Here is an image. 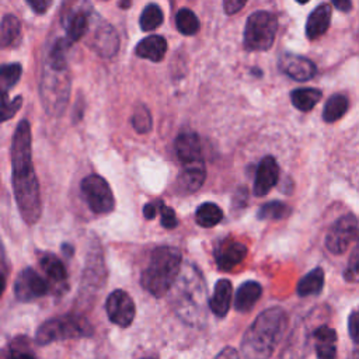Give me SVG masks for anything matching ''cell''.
<instances>
[{
    "instance_id": "6da1fadb",
    "label": "cell",
    "mask_w": 359,
    "mask_h": 359,
    "mask_svg": "<svg viewBox=\"0 0 359 359\" xmlns=\"http://www.w3.org/2000/svg\"><path fill=\"white\" fill-rule=\"evenodd\" d=\"M11 168H13V191L22 220L27 224H34L42 213V202L39 182L32 165L31 157V126L27 119L18 122L11 147Z\"/></svg>"
},
{
    "instance_id": "7a4b0ae2",
    "label": "cell",
    "mask_w": 359,
    "mask_h": 359,
    "mask_svg": "<svg viewBox=\"0 0 359 359\" xmlns=\"http://www.w3.org/2000/svg\"><path fill=\"white\" fill-rule=\"evenodd\" d=\"M287 327V314L280 307L259 313L241 339L244 359H269Z\"/></svg>"
},
{
    "instance_id": "3957f363",
    "label": "cell",
    "mask_w": 359,
    "mask_h": 359,
    "mask_svg": "<svg viewBox=\"0 0 359 359\" xmlns=\"http://www.w3.org/2000/svg\"><path fill=\"white\" fill-rule=\"evenodd\" d=\"M181 261V252L175 247L161 245L154 248L147 266L142 272V286L154 297H163L177 280Z\"/></svg>"
},
{
    "instance_id": "277c9868",
    "label": "cell",
    "mask_w": 359,
    "mask_h": 359,
    "mask_svg": "<svg viewBox=\"0 0 359 359\" xmlns=\"http://www.w3.org/2000/svg\"><path fill=\"white\" fill-rule=\"evenodd\" d=\"M93 335V327L79 314H65L50 318L39 325L35 339L39 345H49L56 341L87 338Z\"/></svg>"
},
{
    "instance_id": "5b68a950",
    "label": "cell",
    "mask_w": 359,
    "mask_h": 359,
    "mask_svg": "<svg viewBox=\"0 0 359 359\" xmlns=\"http://www.w3.org/2000/svg\"><path fill=\"white\" fill-rule=\"evenodd\" d=\"M70 94V79L66 69L53 67L46 63L41 80V100L50 115H60Z\"/></svg>"
},
{
    "instance_id": "8992f818",
    "label": "cell",
    "mask_w": 359,
    "mask_h": 359,
    "mask_svg": "<svg viewBox=\"0 0 359 359\" xmlns=\"http://www.w3.org/2000/svg\"><path fill=\"white\" fill-rule=\"evenodd\" d=\"M278 31V18L269 11H254L245 21L243 43L247 50H266L272 46Z\"/></svg>"
},
{
    "instance_id": "52a82bcc",
    "label": "cell",
    "mask_w": 359,
    "mask_h": 359,
    "mask_svg": "<svg viewBox=\"0 0 359 359\" xmlns=\"http://www.w3.org/2000/svg\"><path fill=\"white\" fill-rule=\"evenodd\" d=\"M80 188L88 208L94 213L105 215L114 210V206H115L114 194L108 182L102 177L97 174H90L84 177L80 184Z\"/></svg>"
},
{
    "instance_id": "ba28073f",
    "label": "cell",
    "mask_w": 359,
    "mask_h": 359,
    "mask_svg": "<svg viewBox=\"0 0 359 359\" xmlns=\"http://www.w3.org/2000/svg\"><path fill=\"white\" fill-rule=\"evenodd\" d=\"M358 233L356 219L352 215L342 216L330 227L325 236V247L332 254H342L356 240Z\"/></svg>"
},
{
    "instance_id": "9c48e42d",
    "label": "cell",
    "mask_w": 359,
    "mask_h": 359,
    "mask_svg": "<svg viewBox=\"0 0 359 359\" xmlns=\"http://www.w3.org/2000/svg\"><path fill=\"white\" fill-rule=\"evenodd\" d=\"M48 290V282L32 268H24L14 282V294L18 302H32L45 296Z\"/></svg>"
},
{
    "instance_id": "30bf717a",
    "label": "cell",
    "mask_w": 359,
    "mask_h": 359,
    "mask_svg": "<svg viewBox=\"0 0 359 359\" xmlns=\"http://www.w3.org/2000/svg\"><path fill=\"white\" fill-rule=\"evenodd\" d=\"M105 310L109 321L119 327H129L136 314L132 297L122 289H116L109 293L105 302Z\"/></svg>"
},
{
    "instance_id": "8fae6325",
    "label": "cell",
    "mask_w": 359,
    "mask_h": 359,
    "mask_svg": "<svg viewBox=\"0 0 359 359\" xmlns=\"http://www.w3.org/2000/svg\"><path fill=\"white\" fill-rule=\"evenodd\" d=\"M279 67L296 81H307L317 73L316 65L310 59L293 53H283L279 59Z\"/></svg>"
},
{
    "instance_id": "7c38bea8",
    "label": "cell",
    "mask_w": 359,
    "mask_h": 359,
    "mask_svg": "<svg viewBox=\"0 0 359 359\" xmlns=\"http://www.w3.org/2000/svg\"><path fill=\"white\" fill-rule=\"evenodd\" d=\"M279 180V165L272 156H265L257 168L254 180V195L265 196Z\"/></svg>"
},
{
    "instance_id": "4fadbf2b",
    "label": "cell",
    "mask_w": 359,
    "mask_h": 359,
    "mask_svg": "<svg viewBox=\"0 0 359 359\" xmlns=\"http://www.w3.org/2000/svg\"><path fill=\"white\" fill-rule=\"evenodd\" d=\"M174 147H175L177 157L182 163V165L203 161L201 140L195 132L180 133L175 139Z\"/></svg>"
},
{
    "instance_id": "5bb4252c",
    "label": "cell",
    "mask_w": 359,
    "mask_h": 359,
    "mask_svg": "<svg viewBox=\"0 0 359 359\" xmlns=\"http://www.w3.org/2000/svg\"><path fill=\"white\" fill-rule=\"evenodd\" d=\"M247 247L240 241H223L215 250V259L222 271H230L244 261Z\"/></svg>"
},
{
    "instance_id": "9a60e30c",
    "label": "cell",
    "mask_w": 359,
    "mask_h": 359,
    "mask_svg": "<svg viewBox=\"0 0 359 359\" xmlns=\"http://www.w3.org/2000/svg\"><path fill=\"white\" fill-rule=\"evenodd\" d=\"M205 178H206V170H205L203 161L184 164L177 181L178 188L184 194H194L203 185Z\"/></svg>"
},
{
    "instance_id": "2e32d148",
    "label": "cell",
    "mask_w": 359,
    "mask_h": 359,
    "mask_svg": "<svg viewBox=\"0 0 359 359\" xmlns=\"http://www.w3.org/2000/svg\"><path fill=\"white\" fill-rule=\"evenodd\" d=\"M314 348L318 359L337 358V332L328 325H320L313 331Z\"/></svg>"
},
{
    "instance_id": "e0dca14e",
    "label": "cell",
    "mask_w": 359,
    "mask_h": 359,
    "mask_svg": "<svg viewBox=\"0 0 359 359\" xmlns=\"http://www.w3.org/2000/svg\"><path fill=\"white\" fill-rule=\"evenodd\" d=\"M91 46L102 57L114 56L119 46V39L115 29L109 25L98 27L91 41Z\"/></svg>"
},
{
    "instance_id": "ac0fdd59",
    "label": "cell",
    "mask_w": 359,
    "mask_h": 359,
    "mask_svg": "<svg viewBox=\"0 0 359 359\" xmlns=\"http://www.w3.org/2000/svg\"><path fill=\"white\" fill-rule=\"evenodd\" d=\"M233 297V286L229 279H219L215 285L209 307L216 317H224L229 313Z\"/></svg>"
},
{
    "instance_id": "d6986e66",
    "label": "cell",
    "mask_w": 359,
    "mask_h": 359,
    "mask_svg": "<svg viewBox=\"0 0 359 359\" xmlns=\"http://www.w3.org/2000/svg\"><path fill=\"white\" fill-rule=\"evenodd\" d=\"M331 22V7L328 4H320L316 7L307 18L306 35L309 39L314 41L324 35Z\"/></svg>"
},
{
    "instance_id": "ffe728a7",
    "label": "cell",
    "mask_w": 359,
    "mask_h": 359,
    "mask_svg": "<svg viewBox=\"0 0 359 359\" xmlns=\"http://www.w3.org/2000/svg\"><path fill=\"white\" fill-rule=\"evenodd\" d=\"M262 294V286L255 280L243 282L234 296V309L240 313L250 311Z\"/></svg>"
},
{
    "instance_id": "44dd1931",
    "label": "cell",
    "mask_w": 359,
    "mask_h": 359,
    "mask_svg": "<svg viewBox=\"0 0 359 359\" xmlns=\"http://www.w3.org/2000/svg\"><path fill=\"white\" fill-rule=\"evenodd\" d=\"M167 52V41L160 35H150L142 39L136 48L135 53L142 57L151 62H160L165 56Z\"/></svg>"
},
{
    "instance_id": "7402d4cb",
    "label": "cell",
    "mask_w": 359,
    "mask_h": 359,
    "mask_svg": "<svg viewBox=\"0 0 359 359\" xmlns=\"http://www.w3.org/2000/svg\"><path fill=\"white\" fill-rule=\"evenodd\" d=\"M323 286H324V271L321 268H314L299 280L296 292L302 297L314 296L323 290Z\"/></svg>"
},
{
    "instance_id": "603a6c76",
    "label": "cell",
    "mask_w": 359,
    "mask_h": 359,
    "mask_svg": "<svg viewBox=\"0 0 359 359\" xmlns=\"http://www.w3.org/2000/svg\"><path fill=\"white\" fill-rule=\"evenodd\" d=\"M321 95V91L317 88H296L290 93V100L294 108L307 112L316 107Z\"/></svg>"
},
{
    "instance_id": "cb8c5ba5",
    "label": "cell",
    "mask_w": 359,
    "mask_h": 359,
    "mask_svg": "<svg viewBox=\"0 0 359 359\" xmlns=\"http://www.w3.org/2000/svg\"><path fill=\"white\" fill-rule=\"evenodd\" d=\"M196 223L201 227L209 229L216 226L217 223L222 222L223 219V210L213 202H205L198 206L196 213H195Z\"/></svg>"
},
{
    "instance_id": "d4e9b609",
    "label": "cell",
    "mask_w": 359,
    "mask_h": 359,
    "mask_svg": "<svg viewBox=\"0 0 359 359\" xmlns=\"http://www.w3.org/2000/svg\"><path fill=\"white\" fill-rule=\"evenodd\" d=\"M21 41V25L17 17L11 14H6L1 20V45L15 46Z\"/></svg>"
},
{
    "instance_id": "484cf974",
    "label": "cell",
    "mask_w": 359,
    "mask_h": 359,
    "mask_svg": "<svg viewBox=\"0 0 359 359\" xmlns=\"http://www.w3.org/2000/svg\"><path fill=\"white\" fill-rule=\"evenodd\" d=\"M39 264H41L42 269L45 271V273L56 283H62L67 279V271H66L63 262L56 255H53L50 252H43L41 255Z\"/></svg>"
},
{
    "instance_id": "4316f807",
    "label": "cell",
    "mask_w": 359,
    "mask_h": 359,
    "mask_svg": "<svg viewBox=\"0 0 359 359\" xmlns=\"http://www.w3.org/2000/svg\"><path fill=\"white\" fill-rule=\"evenodd\" d=\"M348 111V98L342 94L331 95L323 109V119L328 123L341 119Z\"/></svg>"
},
{
    "instance_id": "83f0119b",
    "label": "cell",
    "mask_w": 359,
    "mask_h": 359,
    "mask_svg": "<svg viewBox=\"0 0 359 359\" xmlns=\"http://www.w3.org/2000/svg\"><path fill=\"white\" fill-rule=\"evenodd\" d=\"M175 25L177 29L182 35H195L199 31V20L195 13L187 7L180 8L175 14Z\"/></svg>"
},
{
    "instance_id": "f1b7e54d",
    "label": "cell",
    "mask_w": 359,
    "mask_h": 359,
    "mask_svg": "<svg viewBox=\"0 0 359 359\" xmlns=\"http://www.w3.org/2000/svg\"><path fill=\"white\" fill-rule=\"evenodd\" d=\"M87 28H88V18H87V15L83 11L73 13L67 18V24H66L67 39L70 42L79 41L80 38L84 36V34L87 32Z\"/></svg>"
},
{
    "instance_id": "f546056e",
    "label": "cell",
    "mask_w": 359,
    "mask_h": 359,
    "mask_svg": "<svg viewBox=\"0 0 359 359\" xmlns=\"http://www.w3.org/2000/svg\"><path fill=\"white\" fill-rule=\"evenodd\" d=\"M289 215H290V208L286 203L280 202V201L266 202L257 212V217L259 220H266V219L280 220V219L287 217Z\"/></svg>"
},
{
    "instance_id": "4dcf8cb0",
    "label": "cell",
    "mask_w": 359,
    "mask_h": 359,
    "mask_svg": "<svg viewBox=\"0 0 359 359\" xmlns=\"http://www.w3.org/2000/svg\"><path fill=\"white\" fill-rule=\"evenodd\" d=\"M163 20H164V15H163L161 8L157 4L150 3L143 8L139 22H140V28L143 31H153L161 25Z\"/></svg>"
},
{
    "instance_id": "1f68e13d",
    "label": "cell",
    "mask_w": 359,
    "mask_h": 359,
    "mask_svg": "<svg viewBox=\"0 0 359 359\" xmlns=\"http://www.w3.org/2000/svg\"><path fill=\"white\" fill-rule=\"evenodd\" d=\"M21 65L20 63H7L1 66L0 70V87L3 93H7L13 86H15L21 77Z\"/></svg>"
},
{
    "instance_id": "d6a6232c",
    "label": "cell",
    "mask_w": 359,
    "mask_h": 359,
    "mask_svg": "<svg viewBox=\"0 0 359 359\" xmlns=\"http://www.w3.org/2000/svg\"><path fill=\"white\" fill-rule=\"evenodd\" d=\"M132 126L137 133H147L151 129V115L146 105L139 104L132 115Z\"/></svg>"
},
{
    "instance_id": "836d02e7",
    "label": "cell",
    "mask_w": 359,
    "mask_h": 359,
    "mask_svg": "<svg viewBox=\"0 0 359 359\" xmlns=\"http://www.w3.org/2000/svg\"><path fill=\"white\" fill-rule=\"evenodd\" d=\"M22 104V97L17 95L14 100H8L7 98V93H3V108H1V121L6 122L7 119L13 118L15 115V112L20 109Z\"/></svg>"
},
{
    "instance_id": "e575fe53",
    "label": "cell",
    "mask_w": 359,
    "mask_h": 359,
    "mask_svg": "<svg viewBox=\"0 0 359 359\" xmlns=\"http://www.w3.org/2000/svg\"><path fill=\"white\" fill-rule=\"evenodd\" d=\"M158 205H160L158 210H160V217H161V226L168 230L175 229L178 226V219L175 216V212L170 206L164 205L161 201H158Z\"/></svg>"
},
{
    "instance_id": "d590c367",
    "label": "cell",
    "mask_w": 359,
    "mask_h": 359,
    "mask_svg": "<svg viewBox=\"0 0 359 359\" xmlns=\"http://www.w3.org/2000/svg\"><path fill=\"white\" fill-rule=\"evenodd\" d=\"M344 276L348 282L359 283V252H356L351 258V261H349V264H348V266L344 272Z\"/></svg>"
},
{
    "instance_id": "8d00e7d4",
    "label": "cell",
    "mask_w": 359,
    "mask_h": 359,
    "mask_svg": "<svg viewBox=\"0 0 359 359\" xmlns=\"http://www.w3.org/2000/svg\"><path fill=\"white\" fill-rule=\"evenodd\" d=\"M348 331L353 342L359 344V309L352 311L348 318Z\"/></svg>"
},
{
    "instance_id": "74e56055",
    "label": "cell",
    "mask_w": 359,
    "mask_h": 359,
    "mask_svg": "<svg viewBox=\"0 0 359 359\" xmlns=\"http://www.w3.org/2000/svg\"><path fill=\"white\" fill-rule=\"evenodd\" d=\"M248 203V189L245 187H241L236 191L234 194V198H233V202H231V208H233V212L237 210V209H244Z\"/></svg>"
},
{
    "instance_id": "f35d334b",
    "label": "cell",
    "mask_w": 359,
    "mask_h": 359,
    "mask_svg": "<svg viewBox=\"0 0 359 359\" xmlns=\"http://www.w3.org/2000/svg\"><path fill=\"white\" fill-rule=\"evenodd\" d=\"M247 0H223V8L226 11V14L231 15L238 13L244 6H245Z\"/></svg>"
},
{
    "instance_id": "ab89813d",
    "label": "cell",
    "mask_w": 359,
    "mask_h": 359,
    "mask_svg": "<svg viewBox=\"0 0 359 359\" xmlns=\"http://www.w3.org/2000/svg\"><path fill=\"white\" fill-rule=\"evenodd\" d=\"M28 6L36 13V14H43L46 10L50 7L53 0H25Z\"/></svg>"
},
{
    "instance_id": "60d3db41",
    "label": "cell",
    "mask_w": 359,
    "mask_h": 359,
    "mask_svg": "<svg viewBox=\"0 0 359 359\" xmlns=\"http://www.w3.org/2000/svg\"><path fill=\"white\" fill-rule=\"evenodd\" d=\"M213 359H240V356L234 348L227 346V348L222 349Z\"/></svg>"
},
{
    "instance_id": "b9f144b4",
    "label": "cell",
    "mask_w": 359,
    "mask_h": 359,
    "mask_svg": "<svg viewBox=\"0 0 359 359\" xmlns=\"http://www.w3.org/2000/svg\"><path fill=\"white\" fill-rule=\"evenodd\" d=\"M157 206H158L157 202H156V203H146V205L143 206V216H144L147 220L154 219L156 215H157Z\"/></svg>"
},
{
    "instance_id": "7bdbcfd3",
    "label": "cell",
    "mask_w": 359,
    "mask_h": 359,
    "mask_svg": "<svg viewBox=\"0 0 359 359\" xmlns=\"http://www.w3.org/2000/svg\"><path fill=\"white\" fill-rule=\"evenodd\" d=\"M7 359H35V356L29 352L25 351H10V353L7 355Z\"/></svg>"
},
{
    "instance_id": "ee69618b",
    "label": "cell",
    "mask_w": 359,
    "mask_h": 359,
    "mask_svg": "<svg viewBox=\"0 0 359 359\" xmlns=\"http://www.w3.org/2000/svg\"><path fill=\"white\" fill-rule=\"evenodd\" d=\"M331 3L341 11L344 13H348L351 8H352V3L351 0H331Z\"/></svg>"
},
{
    "instance_id": "f6af8a7d",
    "label": "cell",
    "mask_w": 359,
    "mask_h": 359,
    "mask_svg": "<svg viewBox=\"0 0 359 359\" xmlns=\"http://www.w3.org/2000/svg\"><path fill=\"white\" fill-rule=\"evenodd\" d=\"M348 359H359V349L352 351V353L348 356Z\"/></svg>"
},
{
    "instance_id": "bcb514c9",
    "label": "cell",
    "mask_w": 359,
    "mask_h": 359,
    "mask_svg": "<svg viewBox=\"0 0 359 359\" xmlns=\"http://www.w3.org/2000/svg\"><path fill=\"white\" fill-rule=\"evenodd\" d=\"M130 6V0H122L119 3V7H123V8H128Z\"/></svg>"
},
{
    "instance_id": "7dc6e473",
    "label": "cell",
    "mask_w": 359,
    "mask_h": 359,
    "mask_svg": "<svg viewBox=\"0 0 359 359\" xmlns=\"http://www.w3.org/2000/svg\"><path fill=\"white\" fill-rule=\"evenodd\" d=\"M297 3H300V4H306L309 0H296Z\"/></svg>"
},
{
    "instance_id": "c3c4849f",
    "label": "cell",
    "mask_w": 359,
    "mask_h": 359,
    "mask_svg": "<svg viewBox=\"0 0 359 359\" xmlns=\"http://www.w3.org/2000/svg\"><path fill=\"white\" fill-rule=\"evenodd\" d=\"M143 359H150V358H143Z\"/></svg>"
}]
</instances>
